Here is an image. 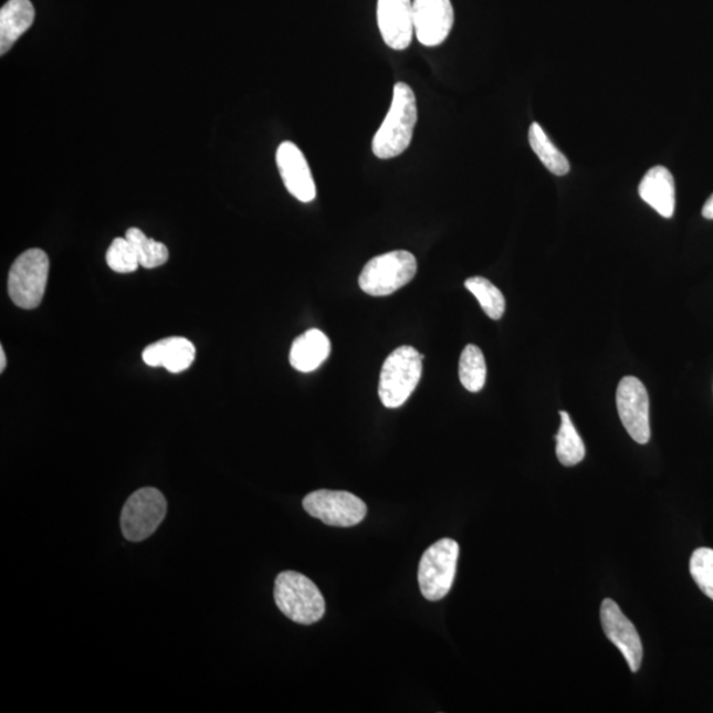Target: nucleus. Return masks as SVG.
Listing matches in <instances>:
<instances>
[{"label": "nucleus", "instance_id": "obj_1", "mask_svg": "<svg viewBox=\"0 0 713 713\" xmlns=\"http://www.w3.org/2000/svg\"><path fill=\"white\" fill-rule=\"evenodd\" d=\"M417 120L416 94L409 85L396 84L390 111L373 138V153L377 158L386 160L402 155L411 145Z\"/></svg>", "mask_w": 713, "mask_h": 713}, {"label": "nucleus", "instance_id": "obj_2", "mask_svg": "<svg viewBox=\"0 0 713 713\" xmlns=\"http://www.w3.org/2000/svg\"><path fill=\"white\" fill-rule=\"evenodd\" d=\"M423 358L412 346L405 345L385 359L378 394L387 409H398L411 397L422 377Z\"/></svg>", "mask_w": 713, "mask_h": 713}, {"label": "nucleus", "instance_id": "obj_3", "mask_svg": "<svg viewBox=\"0 0 713 713\" xmlns=\"http://www.w3.org/2000/svg\"><path fill=\"white\" fill-rule=\"evenodd\" d=\"M274 597L281 612L296 623H315L321 621L325 614V600L321 589L307 576L295 570H285L277 575Z\"/></svg>", "mask_w": 713, "mask_h": 713}, {"label": "nucleus", "instance_id": "obj_4", "mask_svg": "<svg viewBox=\"0 0 713 713\" xmlns=\"http://www.w3.org/2000/svg\"><path fill=\"white\" fill-rule=\"evenodd\" d=\"M417 258L406 250L373 258L359 275V287L370 296H387L409 284L417 275Z\"/></svg>", "mask_w": 713, "mask_h": 713}, {"label": "nucleus", "instance_id": "obj_5", "mask_svg": "<svg viewBox=\"0 0 713 713\" xmlns=\"http://www.w3.org/2000/svg\"><path fill=\"white\" fill-rule=\"evenodd\" d=\"M50 258L45 251L30 249L13 262L9 274V294L13 304L23 310H35L42 304Z\"/></svg>", "mask_w": 713, "mask_h": 713}, {"label": "nucleus", "instance_id": "obj_6", "mask_svg": "<svg viewBox=\"0 0 713 713\" xmlns=\"http://www.w3.org/2000/svg\"><path fill=\"white\" fill-rule=\"evenodd\" d=\"M458 542L450 538L433 543L420 560L418 581L428 601H439L450 594L459 560Z\"/></svg>", "mask_w": 713, "mask_h": 713}, {"label": "nucleus", "instance_id": "obj_7", "mask_svg": "<svg viewBox=\"0 0 713 713\" xmlns=\"http://www.w3.org/2000/svg\"><path fill=\"white\" fill-rule=\"evenodd\" d=\"M166 514L165 495L158 489L141 487L128 497L122 511V533L127 541H145L158 529Z\"/></svg>", "mask_w": 713, "mask_h": 713}, {"label": "nucleus", "instance_id": "obj_8", "mask_svg": "<svg viewBox=\"0 0 713 713\" xmlns=\"http://www.w3.org/2000/svg\"><path fill=\"white\" fill-rule=\"evenodd\" d=\"M304 511L325 525L352 527L363 522L368 513L365 502L349 492L316 491L303 501Z\"/></svg>", "mask_w": 713, "mask_h": 713}, {"label": "nucleus", "instance_id": "obj_9", "mask_svg": "<svg viewBox=\"0 0 713 713\" xmlns=\"http://www.w3.org/2000/svg\"><path fill=\"white\" fill-rule=\"evenodd\" d=\"M618 416L625 430L638 444L650 440V402L647 387L636 377H623L616 392Z\"/></svg>", "mask_w": 713, "mask_h": 713}, {"label": "nucleus", "instance_id": "obj_10", "mask_svg": "<svg viewBox=\"0 0 713 713\" xmlns=\"http://www.w3.org/2000/svg\"><path fill=\"white\" fill-rule=\"evenodd\" d=\"M600 618L608 640L621 651L630 671L637 672L641 668L643 648L640 635L620 607L614 600L606 599L601 604Z\"/></svg>", "mask_w": 713, "mask_h": 713}, {"label": "nucleus", "instance_id": "obj_11", "mask_svg": "<svg viewBox=\"0 0 713 713\" xmlns=\"http://www.w3.org/2000/svg\"><path fill=\"white\" fill-rule=\"evenodd\" d=\"M412 6L419 43L426 46L443 44L454 22L451 0H413Z\"/></svg>", "mask_w": 713, "mask_h": 713}, {"label": "nucleus", "instance_id": "obj_12", "mask_svg": "<svg viewBox=\"0 0 713 713\" xmlns=\"http://www.w3.org/2000/svg\"><path fill=\"white\" fill-rule=\"evenodd\" d=\"M377 19L387 46L396 51L409 48L416 33L411 0H378Z\"/></svg>", "mask_w": 713, "mask_h": 713}, {"label": "nucleus", "instance_id": "obj_13", "mask_svg": "<svg viewBox=\"0 0 713 713\" xmlns=\"http://www.w3.org/2000/svg\"><path fill=\"white\" fill-rule=\"evenodd\" d=\"M276 165L285 188L298 201L311 202L316 199L314 176L304 154L295 143L283 141L276 151Z\"/></svg>", "mask_w": 713, "mask_h": 713}, {"label": "nucleus", "instance_id": "obj_14", "mask_svg": "<svg viewBox=\"0 0 713 713\" xmlns=\"http://www.w3.org/2000/svg\"><path fill=\"white\" fill-rule=\"evenodd\" d=\"M143 361L153 368H166L169 373L178 375L186 371L193 364L196 348L185 337H168L158 343L148 345L143 350Z\"/></svg>", "mask_w": 713, "mask_h": 713}, {"label": "nucleus", "instance_id": "obj_15", "mask_svg": "<svg viewBox=\"0 0 713 713\" xmlns=\"http://www.w3.org/2000/svg\"><path fill=\"white\" fill-rule=\"evenodd\" d=\"M638 193L664 219H671L674 216L675 181L668 168L657 166L649 169L638 187Z\"/></svg>", "mask_w": 713, "mask_h": 713}, {"label": "nucleus", "instance_id": "obj_16", "mask_svg": "<svg viewBox=\"0 0 713 713\" xmlns=\"http://www.w3.org/2000/svg\"><path fill=\"white\" fill-rule=\"evenodd\" d=\"M331 355V342L327 335L318 329H310L292 343L290 364L302 373H311L327 361Z\"/></svg>", "mask_w": 713, "mask_h": 713}, {"label": "nucleus", "instance_id": "obj_17", "mask_svg": "<svg viewBox=\"0 0 713 713\" xmlns=\"http://www.w3.org/2000/svg\"><path fill=\"white\" fill-rule=\"evenodd\" d=\"M35 20L31 0H9L0 10V53L9 52Z\"/></svg>", "mask_w": 713, "mask_h": 713}, {"label": "nucleus", "instance_id": "obj_18", "mask_svg": "<svg viewBox=\"0 0 713 713\" xmlns=\"http://www.w3.org/2000/svg\"><path fill=\"white\" fill-rule=\"evenodd\" d=\"M528 141L535 155L538 156L543 166H545L549 172L556 176H565L569 172L570 166L568 159L559 151L558 148L555 147L554 143L547 137L538 122H534V124L529 126Z\"/></svg>", "mask_w": 713, "mask_h": 713}, {"label": "nucleus", "instance_id": "obj_19", "mask_svg": "<svg viewBox=\"0 0 713 713\" xmlns=\"http://www.w3.org/2000/svg\"><path fill=\"white\" fill-rule=\"evenodd\" d=\"M562 424L556 433V457L565 466H575L586 458V445L566 411H560Z\"/></svg>", "mask_w": 713, "mask_h": 713}, {"label": "nucleus", "instance_id": "obj_20", "mask_svg": "<svg viewBox=\"0 0 713 713\" xmlns=\"http://www.w3.org/2000/svg\"><path fill=\"white\" fill-rule=\"evenodd\" d=\"M460 382L468 391L479 392L486 382V363L479 346L466 345L460 356Z\"/></svg>", "mask_w": 713, "mask_h": 713}, {"label": "nucleus", "instance_id": "obj_21", "mask_svg": "<svg viewBox=\"0 0 713 713\" xmlns=\"http://www.w3.org/2000/svg\"><path fill=\"white\" fill-rule=\"evenodd\" d=\"M465 289L478 298L481 308L492 321H500L505 314L506 301L504 294L495 285L482 276H473L465 281Z\"/></svg>", "mask_w": 713, "mask_h": 713}, {"label": "nucleus", "instance_id": "obj_22", "mask_svg": "<svg viewBox=\"0 0 713 713\" xmlns=\"http://www.w3.org/2000/svg\"><path fill=\"white\" fill-rule=\"evenodd\" d=\"M126 238L133 244L141 268L156 269L167 263L169 253L166 244L148 238L138 228L128 229Z\"/></svg>", "mask_w": 713, "mask_h": 713}, {"label": "nucleus", "instance_id": "obj_23", "mask_svg": "<svg viewBox=\"0 0 713 713\" xmlns=\"http://www.w3.org/2000/svg\"><path fill=\"white\" fill-rule=\"evenodd\" d=\"M107 266L115 273H134L140 266L137 253L127 238H115L106 253Z\"/></svg>", "mask_w": 713, "mask_h": 713}, {"label": "nucleus", "instance_id": "obj_24", "mask_svg": "<svg viewBox=\"0 0 713 713\" xmlns=\"http://www.w3.org/2000/svg\"><path fill=\"white\" fill-rule=\"evenodd\" d=\"M690 573L698 587L713 600V549L702 547L695 549L690 560Z\"/></svg>", "mask_w": 713, "mask_h": 713}, {"label": "nucleus", "instance_id": "obj_25", "mask_svg": "<svg viewBox=\"0 0 713 713\" xmlns=\"http://www.w3.org/2000/svg\"><path fill=\"white\" fill-rule=\"evenodd\" d=\"M702 214L704 219L713 220V195L710 197L707 202L704 203Z\"/></svg>", "mask_w": 713, "mask_h": 713}, {"label": "nucleus", "instance_id": "obj_26", "mask_svg": "<svg viewBox=\"0 0 713 713\" xmlns=\"http://www.w3.org/2000/svg\"><path fill=\"white\" fill-rule=\"evenodd\" d=\"M7 365L6 353L3 348H0V371H4Z\"/></svg>", "mask_w": 713, "mask_h": 713}]
</instances>
